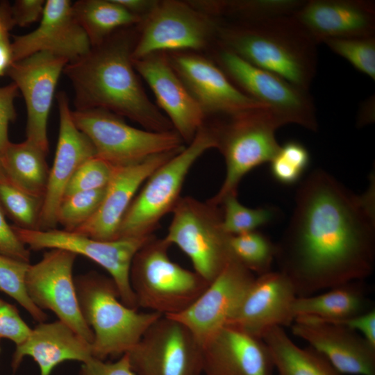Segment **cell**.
<instances>
[{
    "label": "cell",
    "mask_w": 375,
    "mask_h": 375,
    "mask_svg": "<svg viewBox=\"0 0 375 375\" xmlns=\"http://www.w3.org/2000/svg\"><path fill=\"white\" fill-rule=\"evenodd\" d=\"M374 181L362 195L319 169L301 183L275 259L297 297L362 281L373 272Z\"/></svg>",
    "instance_id": "1"
},
{
    "label": "cell",
    "mask_w": 375,
    "mask_h": 375,
    "mask_svg": "<svg viewBox=\"0 0 375 375\" xmlns=\"http://www.w3.org/2000/svg\"><path fill=\"white\" fill-rule=\"evenodd\" d=\"M132 49L125 38H108L66 65L63 72L74 88L76 110L103 109L128 117L147 131L174 130L140 84L132 63Z\"/></svg>",
    "instance_id": "2"
},
{
    "label": "cell",
    "mask_w": 375,
    "mask_h": 375,
    "mask_svg": "<svg viewBox=\"0 0 375 375\" xmlns=\"http://www.w3.org/2000/svg\"><path fill=\"white\" fill-rule=\"evenodd\" d=\"M223 47L309 91L317 65V43L293 17L244 20L220 30Z\"/></svg>",
    "instance_id": "3"
},
{
    "label": "cell",
    "mask_w": 375,
    "mask_h": 375,
    "mask_svg": "<svg viewBox=\"0 0 375 375\" xmlns=\"http://www.w3.org/2000/svg\"><path fill=\"white\" fill-rule=\"evenodd\" d=\"M74 284L82 316L93 332L94 358L104 360L127 353L162 316L151 311L139 312L124 305L114 281L95 271L77 276Z\"/></svg>",
    "instance_id": "4"
},
{
    "label": "cell",
    "mask_w": 375,
    "mask_h": 375,
    "mask_svg": "<svg viewBox=\"0 0 375 375\" xmlns=\"http://www.w3.org/2000/svg\"><path fill=\"white\" fill-rule=\"evenodd\" d=\"M171 245L151 236L135 253L130 269V284L138 308L174 316L188 309L210 283L196 272L172 261Z\"/></svg>",
    "instance_id": "5"
},
{
    "label": "cell",
    "mask_w": 375,
    "mask_h": 375,
    "mask_svg": "<svg viewBox=\"0 0 375 375\" xmlns=\"http://www.w3.org/2000/svg\"><path fill=\"white\" fill-rule=\"evenodd\" d=\"M212 126H202L182 151L158 167L145 181L119 225L117 240L154 235L164 216L172 212L191 167L206 151L217 149Z\"/></svg>",
    "instance_id": "6"
},
{
    "label": "cell",
    "mask_w": 375,
    "mask_h": 375,
    "mask_svg": "<svg viewBox=\"0 0 375 375\" xmlns=\"http://www.w3.org/2000/svg\"><path fill=\"white\" fill-rule=\"evenodd\" d=\"M226 117V122L213 126L217 149L226 165L222 185L207 200L216 206H220L226 196L238 194L239 184L247 173L274 158L281 147L275 131L284 125L267 106Z\"/></svg>",
    "instance_id": "7"
},
{
    "label": "cell",
    "mask_w": 375,
    "mask_h": 375,
    "mask_svg": "<svg viewBox=\"0 0 375 375\" xmlns=\"http://www.w3.org/2000/svg\"><path fill=\"white\" fill-rule=\"evenodd\" d=\"M172 213L164 240L185 253L194 271L210 283L232 258L231 235L224 230L221 206L187 196L180 199Z\"/></svg>",
    "instance_id": "8"
},
{
    "label": "cell",
    "mask_w": 375,
    "mask_h": 375,
    "mask_svg": "<svg viewBox=\"0 0 375 375\" xmlns=\"http://www.w3.org/2000/svg\"><path fill=\"white\" fill-rule=\"evenodd\" d=\"M72 115L76 126L92 142L96 156L114 167L132 165L156 154L185 148L174 130L139 129L103 109L76 110Z\"/></svg>",
    "instance_id": "9"
},
{
    "label": "cell",
    "mask_w": 375,
    "mask_h": 375,
    "mask_svg": "<svg viewBox=\"0 0 375 375\" xmlns=\"http://www.w3.org/2000/svg\"><path fill=\"white\" fill-rule=\"evenodd\" d=\"M12 227L28 249H61L94 261L109 273L117 285L122 302L133 309L139 308L130 284V269L135 253L153 235L103 241L65 230Z\"/></svg>",
    "instance_id": "10"
},
{
    "label": "cell",
    "mask_w": 375,
    "mask_h": 375,
    "mask_svg": "<svg viewBox=\"0 0 375 375\" xmlns=\"http://www.w3.org/2000/svg\"><path fill=\"white\" fill-rule=\"evenodd\" d=\"M218 60L222 70L243 93L268 106L283 124H296L316 131V108L308 91L247 62L223 47Z\"/></svg>",
    "instance_id": "11"
},
{
    "label": "cell",
    "mask_w": 375,
    "mask_h": 375,
    "mask_svg": "<svg viewBox=\"0 0 375 375\" xmlns=\"http://www.w3.org/2000/svg\"><path fill=\"white\" fill-rule=\"evenodd\" d=\"M135 375H201L202 346L190 330L167 316L157 319L127 353Z\"/></svg>",
    "instance_id": "12"
},
{
    "label": "cell",
    "mask_w": 375,
    "mask_h": 375,
    "mask_svg": "<svg viewBox=\"0 0 375 375\" xmlns=\"http://www.w3.org/2000/svg\"><path fill=\"white\" fill-rule=\"evenodd\" d=\"M76 256L67 250L49 249L40 261L30 264L25 285L36 306L53 312L58 320L91 344L93 332L82 316L72 276Z\"/></svg>",
    "instance_id": "13"
},
{
    "label": "cell",
    "mask_w": 375,
    "mask_h": 375,
    "mask_svg": "<svg viewBox=\"0 0 375 375\" xmlns=\"http://www.w3.org/2000/svg\"><path fill=\"white\" fill-rule=\"evenodd\" d=\"M216 30L209 17L188 3L173 0L156 1L132 49L131 60L163 51L201 49Z\"/></svg>",
    "instance_id": "14"
},
{
    "label": "cell",
    "mask_w": 375,
    "mask_h": 375,
    "mask_svg": "<svg viewBox=\"0 0 375 375\" xmlns=\"http://www.w3.org/2000/svg\"><path fill=\"white\" fill-rule=\"evenodd\" d=\"M255 278L252 272L231 258L188 309L167 317L185 325L203 346L228 325Z\"/></svg>",
    "instance_id": "15"
},
{
    "label": "cell",
    "mask_w": 375,
    "mask_h": 375,
    "mask_svg": "<svg viewBox=\"0 0 375 375\" xmlns=\"http://www.w3.org/2000/svg\"><path fill=\"white\" fill-rule=\"evenodd\" d=\"M68 61L38 52L13 62L6 71L22 94L26 106V140L48 153V118L56 85Z\"/></svg>",
    "instance_id": "16"
},
{
    "label": "cell",
    "mask_w": 375,
    "mask_h": 375,
    "mask_svg": "<svg viewBox=\"0 0 375 375\" xmlns=\"http://www.w3.org/2000/svg\"><path fill=\"white\" fill-rule=\"evenodd\" d=\"M10 47L12 62L38 52H48L69 63L85 56L92 47L71 1L47 0L39 26L29 33L14 35Z\"/></svg>",
    "instance_id": "17"
},
{
    "label": "cell",
    "mask_w": 375,
    "mask_h": 375,
    "mask_svg": "<svg viewBox=\"0 0 375 375\" xmlns=\"http://www.w3.org/2000/svg\"><path fill=\"white\" fill-rule=\"evenodd\" d=\"M291 328L340 374L375 375V346L358 332L310 317H296Z\"/></svg>",
    "instance_id": "18"
},
{
    "label": "cell",
    "mask_w": 375,
    "mask_h": 375,
    "mask_svg": "<svg viewBox=\"0 0 375 375\" xmlns=\"http://www.w3.org/2000/svg\"><path fill=\"white\" fill-rule=\"evenodd\" d=\"M168 59L206 115L232 116L267 106L243 93L221 68L204 57L178 53L172 54Z\"/></svg>",
    "instance_id": "19"
},
{
    "label": "cell",
    "mask_w": 375,
    "mask_h": 375,
    "mask_svg": "<svg viewBox=\"0 0 375 375\" xmlns=\"http://www.w3.org/2000/svg\"><path fill=\"white\" fill-rule=\"evenodd\" d=\"M133 67L152 90L174 131L190 144L204 125L206 113L165 55L156 53L132 60Z\"/></svg>",
    "instance_id": "20"
},
{
    "label": "cell",
    "mask_w": 375,
    "mask_h": 375,
    "mask_svg": "<svg viewBox=\"0 0 375 375\" xmlns=\"http://www.w3.org/2000/svg\"><path fill=\"white\" fill-rule=\"evenodd\" d=\"M289 278L279 271L258 276L247 291L227 326L262 338L274 326L294 322L292 305L297 298Z\"/></svg>",
    "instance_id": "21"
},
{
    "label": "cell",
    "mask_w": 375,
    "mask_h": 375,
    "mask_svg": "<svg viewBox=\"0 0 375 375\" xmlns=\"http://www.w3.org/2000/svg\"><path fill=\"white\" fill-rule=\"evenodd\" d=\"M58 105V138L40 214L38 230L41 231L56 228L57 209L68 182L85 161L96 156L92 142L73 121L72 110L65 92L59 93Z\"/></svg>",
    "instance_id": "22"
},
{
    "label": "cell",
    "mask_w": 375,
    "mask_h": 375,
    "mask_svg": "<svg viewBox=\"0 0 375 375\" xmlns=\"http://www.w3.org/2000/svg\"><path fill=\"white\" fill-rule=\"evenodd\" d=\"M183 149L156 154L132 165L115 167L99 208L72 232L99 240H117L119 225L138 189L158 167Z\"/></svg>",
    "instance_id": "23"
},
{
    "label": "cell",
    "mask_w": 375,
    "mask_h": 375,
    "mask_svg": "<svg viewBox=\"0 0 375 375\" xmlns=\"http://www.w3.org/2000/svg\"><path fill=\"white\" fill-rule=\"evenodd\" d=\"M318 44L374 36L375 6L364 0H310L292 15Z\"/></svg>",
    "instance_id": "24"
},
{
    "label": "cell",
    "mask_w": 375,
    "mask_h": 375,
    "mask_svg": "<svg viewBox=\"0 0 375 375\" xmlns=\"http://www.w3.org/2000/svg\"><path fill=\"white\" fill-rule=\"evenodd\" d=\"M205 375H274L270 351L263 340L226 326L202 346Z\"/></svg>",
    "instance_id": "25"
},
{
    "label": "cell",
    "mask_w": 375,
    "mask_h": 375,
    "mask_svg": "<svg viewBox=\"0 0 375 375\" xmlns=\"http://www.w3.org/2000/svg\"><path fill=\"white\" fill-rule=\"evenodd\" d=\"M27 356L38 364L40 375H50L65 361L84 363L93 358L91 344L58 319L38 323L25 341L16 346L11 364L14 372Z\"/></svg>",
    "instance_id": "26"
},
{
    "label": "cell",
    "mask_w": 375,
    "mask_h": 375,
    "mask_svg": "<svg viewBox=\"0 0 375 375\" xmlns=\"http://www.w3.org/2000/svg\"><path fill=\"white\" fill-rule=\"evenodd\" d=\"M362 281L343 284L324 294L297 297L292 305L294 319L310 317L334 322L357 316L373 309Z\"/></svg>",
    "instance_id": "27"
},
{
    "label": "cell",
    "mask_w": 375,
    "mask_h": 375,
    "mask_svg": "<svg viewBox=\"0 0 375 375\" xmlns=\"http://www.w3.org/2000/svg\"><path fill=\"white\" fill-rule=\"evenodd\" d=\"M262 339L270 351L278 375H342L312 347H298L283 327L269 328Z\"/></svg>",
    "instance_id": "28"
},
{
    "label": "cell",
    "mask_w": 375,
    "mask_h": 375,
    "mask_svg": "<svg viewBox=\"0 0 375 375\" xmlns=\"http://www.w3.org/2000/svg\"><path fill=\"white\" fill-rule=\"evenodd\" d=\"M47 155L26 140L20 143L10 142L0 158L9 182L28 194L44 198L49 174Z\"/></svg>",
    "instance_id": "29"
},
{
    "label": "cell",
    "mask_w": 375,
    "mask_h": 375,
    "mask_svg": "<svg viewBox=\"0 0 375 375\" xmlns=\"http://www.w3.org/2000/svg\"><path fill=\"white\" fill-rule=\"evenodd\" d=\"M72 8L92 47L102 44L115 29L142 20L115 0H81L72 3Z\"/></svg>",
    "instance_id": "30"
},
{
    "label": "cell",
    "mask_w": 375,
    "mask_h": 375,
    "mask_svg": "<svg viewBox=\"0 0 375 375\" xmlns=\"http://www.w3.org/2000/svg\"><path fill=\"white\" fill-rule=\"evenodd\" d=\"M229 249L233 259L258 276L272 271L276 244L257 230L231 235Z\"/></svg>",
    "instance_id": "31"
},
{
    "label": "cell",
    "mask_w": 375,
    "mask_h": 375,
    "mask_svg": "<svg viewBox=\"0 0 375 375\" xmlns=\"http://www.w3.org/2000/svg\"><path fill=\"white\" fill-rule=\"evenodd\" d=\"M224 230L230 235L256 231L271 222L276 210L271 207L251 208L242 205L238 194L226 196L220 204Z\"/></svg>",
    "instance_id": "32"
},
{
    "label": "cell",
    "mask_w": 375,
    "mask_h": 375,
    "mask_svg": "<svg viewBox=\"0 0 375 375\" xmlns=\"http://www.w3.org/2000/svg\"><path fill=\"white\" fill-rule=\"evenodd\" d=\"M44 198L17 188L8 181L0 182V205L17 224L28 230H38Z\"/></svg>",
    "instance_id": "33"
},
{
    "label": "cell",
    "mask_w": 375,
    "mask_h": 375,
    "mask_svg": "<svg viewBox=\"0 0 375 375\" xmlns=\"http://www.w3.org/2000/svg\"><path fill=\"white\" fill-rule=\"evenodd\" d=\"M29 262L0 254V291L14 299L38 323L46 322L48 317L29 298L25 278Z\"/></svg>",
    "instance_id": "34"
},
{
    "label": "cell",
    "mask_w": 375,
    "mask_h": 375,
    "mask_svg": "<svg viewBox=\"0 0 375 375\" xmlns=\"http://www.w3.org/2000/svg\"><path fill=\"white\" fill-rule=\"evenodd\" d=\"M106 188L76 192L64 196L56 212L57 224H61L65 231H75L97 212L103 199Z\"/></svg>",
    "instance_id": "35"
},
{
    "label": "cell",
    "mask_w": 375,
    "mask_h": 375,
    "mask_svg": "<svg viewBox=\"0 0 375 375\" xmlns=\"http://www.w3.org/2000/svg\"><path fill=\"white\" fill-rule=\"evenodd\" d=\"M303 2L299 0L216 1L212 7L214 12L235 14L248 20L292 15Z\"/></svg>",
    "instance_id": "36"
},
{
    "label": "cell",
    "mask_w": 375,
    "mask_h": 375,
    "mask_svg": "<svg viewBox=\"0 0 375 375\" xmlns=\"http://www.w3.org/2000/svg\"><path fill=\"white\" fill-rule=\"evenodd\" d=\"M324 43L355 69L375 80V36L331 39Z\"/></svg>",
    "instance_id": "37"
},
{
    "label": "cell",
    "mask_w": 375,
    "mask_h": 375,
    "mask_svg": "<svg viewBox=\"0 0 375 375\" xmlns=\"http://www.w3.org/2000/svg\"><path fill=\"white\" fill-rule=\"evenodd\" d=\"M114 169V167L96 156L89 158L75 172L67 185L64 196L106 188Z\"/></svg>",
    "instance_id": "38"
},
{
    "label": "cell",
    "mask_w": 375,
    "mask_h": 375,
    "mask_svg": "<svg viewBox=\"0 0 375 375\" xmlns=\"http://www.w3.org/2000/svg\"><path fill=\"white\" fill-rule=\"evenodd\" d=\"M31 330L16 307L0 299V340L8 339L17 346L25 341Z\"/></svg>",
    "instance_id": "39"
},
{
    "label": "cell",
    "mask_w": 375,
    "mask_h": 375,
    "mask_svg": "<svg viewBox=\"0 0 375 375\" xmlns=\"http://www.w3.org/2000/svg\"><path fill=\"white\" fill-rule=\"evenodd\" d=\"M18 91L14 83L0 87V157L10 142L8 139V126L16 116L14 101L18 95Z\"/></svg>",
    "instance_id": "40"
},
{
    "label": "cell",
    "mask_w": 375,
    "mask_h": 375,
    "mask_svg": "<svg viewBox=\"0 0 375 375\" xmlns=\"http://www.w3.org/2000/svg\"><path fill=\"white\" fill-rule=\"evenodd\" d=\"M0 254L21 261L29 262L31 253L28 248L19 239L12 227L5 218L0 205Z\"/></svg>",
    "instance_id": "41"
},
{
    "label": "cell",
    "mask_w": 375,
    "mask_h": 375,
    "mask_svg": "<svg viewBox=\"0 0 375 375\" xmlns=\"http://www.w3.org/2000/svg\"><path fill=\"white\" fill-rule=\"evenodd\" d=\"M78 375H135L133 372L126 353L114 362H107L103 360L92 358L82 363Z\"/></svg>",
    "instance_id": "42"
},
{
    "label": "cell",
    "mask_w": 375,
    "mask_h": 375,
    "mask_svg": "<svg viewBox=\"0 0 375 375\" xmlns=\"http://www.w3.org/2000/svg\"><path fill=\"white\" fill-rule=\"evenodd\" d=\"M46 1L17 0L11 7L15 25L27 26L40 20L44 10Z\"/></svg>",
    "instance_id": "43"
},
{
    "label": "cell",
    "mask_w": 375,
    "mask_h": 375,
    "mask_svg": "<svg viewBox=\"0 0 375 375\" xmlns=\"http://www.w3.org/2000/svg\"><path fill=\"white\" fill-rule=\"evenodd\" d=\"M276 156L291 168L303 174L310 162L308 149L297 141H288L280 147Z\"/></svg>",
    "instance_id": "44"
},
{
    "label": "cell",
    "mask_w": 375,
    "mask_h": 375,
    "mask_svg": "<svg viewBox=\"0 0 375 375\" xmlns=\"http://www.w3.org/2000/svg\"><path fill=\"white\" fill-rule=\"evenodd\" d=\"M330 323L343 325L358 332L369 343L375 346L374 308L347 319Z\"/></svg>",
    "instance_id": "45"
},
{
    "label": "cell",
    "mask_w": 375,
    "mask_h": 375,
    "mask_svg": "<svg viewBox=\"0 0 375 375\" xmlns=\"http://www.w3.org/2000/svg\"><path fill=\"white\" fill-rule=\"evenodd\" d=\"M14 26L11 7L7 3H0V40H9V32Z\"/></svg>",
    "instance_id": "46"
},
{
    "label": "cell",
    "mask_w": 375,
    "mask_h": 375,
    "mask_svg": "<svg viewBox=\"0 0 375 375\" xmlns=\"http://www.w3.org/2000/svg\"><path fill=\"white\" fill-rule=\"evenodd\" d=\"M118 4L131 13L140 16L142 12H149L156 1L148 0H115Z\"/></svg>",
    "instance_id": "47"
},
{
    "label": "cell",
    "mask_w": 375,
    "mask_h": 375,
    "mask_svg": "<svg viewBox=\"0 0 375 375\" xmlns=\"http://www.w3.org/2000/svg\"><path fill=\"white\" fill-rule=\"evenodd\" d=\"M12 61V51L9 40H0V76L3 75Z\"/></svg>",
    "instance_id": "48"
},
{
    "label": "cell",
    "mask_w": 375,
    "mask_h": 375,
    "mask_svg": "<svg viewBox=\"0 0 375 375\" xmlns=\"http://www.w3.org/2000/svg\"><path fill=\"white\" fill-rule=\"evenodd\" d=\"M8 181L2 162L0 158V182Z\"/></svg>",
    "instance_id": "49"
},
{
    "label": "cell",
    "mask_w": 375,
    "mask_h": 375,
    "mask_svg": "<svg viewBox=\"0 0 375 375\" xmlns=\"http://www.w3.org/2000/svg\"><path fill=\"white\" fill-rule=\"evenodd\" d=\"M0 352H1V347H0Z\"/></svg>",
    "instance_id": "50"
}]
</instances>
